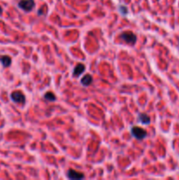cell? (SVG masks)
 Returning <instances> with one entry per match:
<instances>
[{
	"mask_svg": "<svg viewBox=\"0 0 179 180\" xmlns=\"http://www.w3.org/2000/svg\"><path fill=\"white\" fill-rule=\"evenodd\" d=\"M119 38L122 41H124L126 43L129 44V45H134L137 41V36L134 33L130 31L127 32H123L119 35Z\"/></svg>",
	"mask_w": 179,
	"mask_h": 180,
	"instance_id": "obj_1",
	"label": "cell"
},
{
	"mask_svg": "<svg viewBox=\"0 0 179 180\" xmlns=\"http://www.w3.org/2000/svg\"><path fill=\"white\" fill-rule=\"evenodd\" d=\"M19 7L25 11H31L34 8L35 3L33 0H20L18 4Z\"/></svg>",
	"mask_w": 179,
	"mask_h": 180,
	"instance_id": "obj_2",
	"label": "cell"
},
{
	"mask_svg": "<svg viewBox=\"0 0 179 180\" xmlns=\"http://www.w3.org/2000/svg\"><path fill=\"white\" fill-rule=\"evenodd\" d=\"M131 133H132L133 136L138 140H143L147 136V132L140 126H134L131 129Z\"/></svg>",
	"mask_w": 179,
	"mask_h": 180,
	"instance_id": "obj_3",
	"label": "cell"
},
{
	"mask_svg": "<svg viewBox=\"0 0 179 180\" xmlns=\"http://www.w3.org/2000/svg\"><path fill=\"white\" fill-rule=\"evenodd\" d=\"M11 100L15 103L24 104L26 102V97L20 91H15L11 94Z\"/></svg>",
	"mask_w": 179,
	"mask_h": 180,
	"instance_id": "obj_4",
	"label": "cell"
},
{
	"mask_svg": "<svg viewBox=\"0 0 179 180\" xmlns=\"http://www.w3.org/2000/svg\"><path fill=\"white\" fill-rule=\"evenodd\" d=\"M68 178L70 179H82L84 178V174L75 169H70L68 171Z\"/></svg>",
	"mask_w": 179,
	"mask_h": 180,
	"instance_id": "obj_5",
	"label": "cell"
},
{
	"mask_svg": "<svg viewBox=\"0 0 179 180\" xmlns=\"http://www.w3.org/2000/svg\"><path fill=\"white\" fill-rule=\"evenodd\" d=\"M84 71H85V66L82 63H79L75 67V69L73 71V75L77 77V76H80L83 72H84Z\"/></svg>",
	"mask_w": 179,
	"mask_h": 180,
	"instance_id": "obj_6",
	"label": "cell"
},
{
	"mask_svg": "<svg viewBox=\"0 0 179 180\" xmlns=\"http://www.w3.org/2000/svg\"><path fill=\"white\" fill-rule=\"evenodd\" d=\"M93 81V77L90 74H86L85 76H83L81 79V83L84 86H89L90 84H92V83Z\"/></svg>",
	"mask_w": 179,
	"mask_h": 180,
	"instance_id": "obj_7",
	"label": "cell"
},
{
	"mask_svg": "<svg viewBox=\"0 0 179 180\" xmlns=\"http://www.w3.org/2000/svg\"><path fill=\"white\" fill-rule=\"evenodd\" d=\"M0 62H1V63L3 64V66H4L5 68H7V67H9V66L11 64V57L8 56V55H4V56H2V57L0 58Z\"/></svg>",
	"mask_w": 179,
	"mask_h": 180,
	"instance_id": "obj_8",
	"label": "cell"
},
{
	"mask_svg": "<svg viewBox=\"0 0 179 180\" xmlns=\"http://www.w3.org/2000/svg\"><path fill=\"white\" fill-rule=\"evenodd\" d=\"M139 120L140 122L144 124V125H147L150 123V118L148 117V115L146 114H139Z\"/></svg>",
	"mask_w": 179,
	"mask_h": 180,
	"instance_id": "obj_9",
	"label": "cell"
},
{
	"mask_svg": "<svg viewBox=\"0 0 179 180\" xmlns=\"http://www.w3.org/2000/svg\"><path fill=\"white\" fill-rule=\"evenodd\" d=\"M44 98L45 99H47L48 101H50V102H53L54 100H56V97L54 96V94L51 92H49L45 93L44 95Z\"/></svg>",
	"mask_w": 179,
	"mask_h": 180,
	"instance_id": "obj_10",
	"label": "cell"
},
{
	"mask_svg": "<svg viewBox=\"0 0 179 180\" xmlns=\"http://www.w3.org/2000/svg\"><path fill=\"white\" fill-rule=\"evenodd\" d=\"M119 11L123 14V15H125L127 13V8L126 7V6H119Z\"/></svg>",
	"mask_w": 179,
	"mask_h": 180,
	"instance_id": "obj_11",
	"label": "cell"
},
{
	"mask_svg": "<svg viewBox=\"0 0 179 180\" xmlns=\"http://www.w3.org/2000/svg\"><path fill=\"white\" fill-rule=\"evenodd\" d=\"M2 12H3V9H2V7L0 6V15L2 14Z\"/></svg>",
	"mask_w": 179,
	"mask_h": 180,
	"instance_id": "obj_12",
	"label": "cell"
}]
</instances>
